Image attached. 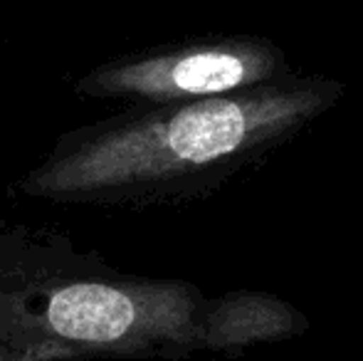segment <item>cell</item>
I'll return each instance as SVG.
<instances>
[{
    "instance_id": "cell-1",
    "label": "cell",
    "mask_w": 363,
    "mask_h": 361,
    "mask_svg": "<svg viewBox=\"0 0 363 361\" xmlns=\"http://www.w3.org/2000/svg\"><path fill=\"white\" fill-rule=\"evenodd\" d=\"M203 302L62 233L0 228V361L181 359L201 349Z\"/></svg>"
},
{
    "instance_id": "cell-2",
    "label": "cell",
    "mask_w": 363,
    "mask_h": 361,
    "mask_svg": "<svg viewBox=\"0 0 363 361\" xmlns=\"http://www.w3.org/2000/svg\"><path fill=\"white\" fill-rule=\"evenodd\" d=\"M311 106L309 94L129 106L62 131L15 188L23 198L52 206L161 203L201 188Z\"/></svg>"
},
{
    "instance_id": "cell-3",
    "label": "cell",
    "mask_w": 363,
    "mask_h": 361,
    "mask_svg": "<svg viewBox=\"0 0 363 361\" xmlns=\"http://www.w3.org/2000/svg\"><path fill=\"white\" fill-rule=\"evenodd\" d=\"M274 70L267 50L250 43H188L121 55L94 65L72 82L77 96L94 101L171 104L225 96L257 84Z\"/></svg>"
}]
</instances>
